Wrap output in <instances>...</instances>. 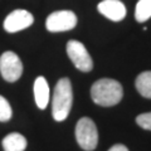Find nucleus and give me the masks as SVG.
I'll return each instance as SVG.
<instances>
[{"mask_svg": "<svg viewBox=\"0 0 151 151\" xmlns=\"http://www.w3.org/2000/svg\"><path fill=\"white\" fill-rule=\"evenodd\" d=\"M108 151H129V149L122 144H116V145H113Z\"/></svg>", "mask_w": 151, "mask_h": 151, "instance_id": "15", "label": "nucleus"}, {"mask_svg": "<svg viewBox=\"0 0 151 151\" xmlns=\"http://www.w3.org/2000/svg\"><path fill=\"white\" fill-rule=\"evenodd\" d=\"M136 124H137L141 129L151 131V112L141 113L136 117Z\"/></svg>", "mask_w": 151, "mask_h": 151, "instance_id": "14", "label": "nucleus"}, {"mask_svg": "<svg viewBox=\"0 0 151 151\" xmlns=\"http://www.w3.org/2000/svg\"><path fill=\"white\" fill-rule=\"evenodd\" d=\"M13 117V110L10 103L5 97L0 94V122H6Z\"/></svg>", "mask_w": 151, "mask_h": 151, "instance_id": "13", "label": "nucleus"}, {"mask_svg": "<svg viewBox=\"0 0 151 151\" xmlns=\"http://www.w3.org/2000/svg\"><path fill=\"white\" fill-rule=\"evenodd\" d=\"M77 15L72 10H57L50 13L45 20V28L50 33L68 32L77 25Z\"/></svg>", "mask_w": 151, "mask_h": 151, "instance_id": "4", "label": "nucleus"}, {"mask_svg": "<svg viewBox=\"0 0 151 151\" xmlns=\"http://www.w3.org/2000/svg\"><path fill=\"white\" fill-rule=\"evenodd\" d=\"M135 86L141 96L151 100V70L140 73L135 81Z\"/></svg>", "mask_w": 151, "mask_h": 151, "instance_id": "11", "label": "nucleus"}, {"mask_svg": "<svg viewBox=\"0 0 151 151\" xmlns=\"http://www.w3.org/2000/svg\"><path fill=\"white\" fill-rule=\"evenodd\" d=\"M135 18L139 23H144L151 18V0H139L135 9Z\"/></svg>", "mask_w": 151, "mask_h": 151, "instance_id": "12", "label": "nucleus"}, {"mask_svg": "<svg viewBox=\"0 0 151 151\" xmlns=\"http://www.w3.org/2000/svg\"><path fill=\"white\" fill-rule=\"evenodd\" d=\"M92 101L98 106L112 107L124 97V88L121 83L112 78H101L96 81L91 87Z\"/></svg>", "mask_w": 151, "mask_h": 151, "instance_id": "1", "label": "nucleus"}, {"mask_svg": "<svg viewBox=\"0 0 151 151\" xmlns=\"http://www.w3.org/2000/svg\"><path fill=\"white\" fill-rule=\"evenodd\" d=\"M97 9L112 22H120L126 17V6L120 0H103L97 5Z\"/></svg>", "mask_w": 151, "mask_h": 151, "instance_id": "8", "label": "nucleus"}, {"mask_svg": "<svg viewBox=\"0 0 151 151\" xmlns=\"http://www.w3.org/2000/svg\"><path fill=\"white\" fill-rule=\"evenodd\" d=\"M73 103V91L70 79L64 77L57 82L52 100V115L57 122H62L68 117Z\"/></svg>", "mask_w": 151, "mask_h": 151, "instance_id": "2", "label": "nucleus"}, {"mask_svg": "<svg viewBox=\"0 0 151 151\" xmlns=\"http://www.w3.org/2000/svg\"><path fill=\"white\" fill-rule=\"evenodd\" d=\"M34 23V17L25 9H15L4 20V29L8 33H17L29 28Z\"/></svg>", "mask_w": 151, "mask_h": 151, "instance_id": "7", "label": "nucleus"}, {"mask_svg": "<svg viewBox=\"0 0 151 151\" xmlns=\"http://www.w3.org/2000/svg\"><path fill=\"white\" fill-rule=\"evenodd\" d=\"M33 91H34V100L38 108H40V110L47 108L49 102V86L43 76H39L35 78Z\"/></svg>", "mask_w": 151, "mask_h": 151, "instance_id": "9", "label": "nucleus"}, {"mask_svg": "<svg viewBox=\"0 0 151 151\" xmlns=\"http://www.w3.org/2000/svg\"><path fill=\"white\" fill-rule=\"evenodd\" d=\"M4 151H24L27 149V139L22 134L12 132L6 135L1 141Z\"/></svg>", "mask_w": 151, "mask_h": 151, "instance_id": "10", "label": "nucleus"}, {"mask_svg": "<svg viewBox=\"0 0 151 151\" xmlns=\"http://www.w3.org/2000/svg\"><path fill=\"white\" fill-rule=\"evenodd\" d=\"M67 54L74 67L81 72H89L93 68V60L83 43L72 39L67 43Z\"/></svg>", "mask_w": 151, "mask_h": 151, "instance_id": "6", "label": "nucleus"}, {"mask_svg": "<svg viewBox=\"0 0 151 151\" xmlns=\"http://www.w3.org/2000/svg\"><path fill=\"white\" fill-rule=\"evenodd\" d=\"M76 140L84 151H93L98 144L97 126L89 117H82L76 125Z\"/></svg>", "mask_w": 151, "mask_h": 151, "instance_id": "3", "label": "nucleus"}, {"mask_svg": "<svg viewBox=\"0 0 151 151\" xmlns=\"http://www.w3.org/2000/svg\"><path fill=\"white\" fill-rule=\"evenodd\" d=\"M0 74L6 82H17L23 74V63L17 53L6 50L0 55Z\"/></svg>", "mask_w": 151, "mask_h": 151, "instance_id": "5", "label": "nucleus"}]
</instances>
